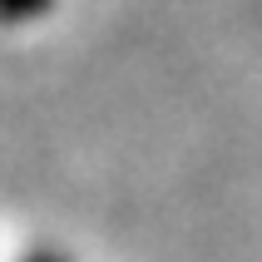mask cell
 Instances as JSON below:
<instances>
[{
	"mask_svg": "<svg viewBox=\"0 0 262 262\" xmlns=\"http://www.w3.org/2000/svg\"><path fill=\"white\" fill-rule=\"evenodd\" d=\"M50 0H5V20L10 25H20V20H30V15H40Z\"/></svg>",
	"mask_w": 262,
	"mask_h": 262,
	"instance_id": "6da1fadb",
	"label": "cell"
},
{
	"mask_svg": "<svg viewBox=\"0 0 262 262\" xmlns=\"http://www.w3.org/2000/svg\"><path fill=\"white\" fill-rule=\"evenodd\" d=\"M20 262H70V257H64L59 248H30V252H25Z\"/></svg>",
	"mask_w": 262,
	"mask_h": 262,
	"instance_id": "7a4b0ae2",
	"label": "cell"
}]
</instances>
